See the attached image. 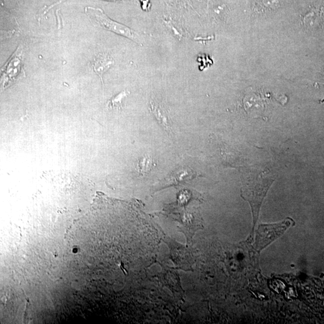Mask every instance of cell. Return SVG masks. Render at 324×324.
Returning <instances> with one entry per match:
<instances>
[{
  "mask_svg": "<svg viewBox=\"0 0 324 324\" xmlns=\"http://www.w3.org/2000/svg\"><path fill=\"white\" fill-rule=\"evenodd\" d=\"M323 10L321 7L312 8L303 19V24L310 29H316L321 26L323 21Z\"/></svg>",
  "mask_w": 324,
  "mask_h": 324,
  "instance_id": "6",
  "label": "cell"
},
{
  "mask_svg": "<svg viewBox=\"0 0 324 324\" xmlns=\"http://www.w3.org/2000/svg\"><path fill=\"white\" fill-rule=\"evenodd\" d=\"M154 166L153 158L146 156L141 158L138 162L137 170L138 173L145 175L150 173Z\"/></svg>",
  "mask_w": 324,
  "mask_h": 324,
  "instance_id": "8",
  "label": "cell"
},
{
  "mask_svg": "<svg viewBox=\"0 0 324 324\" xmlns=\"http://www.w3.org/2000/svg\"><path fill=\"white\" fill-rule=\"evenodd\" d=\"M151 111L156 118L158 123L169 134L173 135V127L172 125L171 120L169 115L168 111L163 106L155 103L154 102H151Z\"/></svg>",
  "mask_w": 324,
  "mask_h": 324,
  "instance_id": "5",
  "label": "cell"
},
{
  "mask_svg": "<svg viewBox=\"0 0 324 324\" xmlns=\"http://www.w3.org/2000/svg\"><path fill=\"white\" fill-rule=\"evenodd\" d=\"M127 96V93L125 91L121 92V93L115 95L114 98L111 99L110 102H109V107L112 108L122 107V103L124 98Z\"/></svg>",
  "mask_w": 324,
  "mask_h": 324,
  "instance_id": "9",
  "label": "cell"
},
{
  "mask_svg": "<svg viewBox=\"0 0 324 324\" xmlns=\"http://www.w3.org/2000/svg\"><path fill=\"white\" fill-rule=\"evenodd\" d=\"M85 11L92 25L101 26L107 30L124 36V37L130 39L137 43L141 42L140 36L138 33L132 30L127 26L112 21L105 14L102 9L87 7Z\"/></svg>",
  "mask_w": 324,
  "mask_h": 324,
  "instance_id": "2",
  "label": "cell"
},
{
  "mask_svg": "<svg viewBox=\"0 0 324 324\" xmlns=\"http://www.w3.org/2000/svg\"><path fill=\"white\" fill-rule=\"evenodd\" d=\"M273 182L272 178L263 176V173H250L243 181L241 196L250 204L253 226L258 220L261 207Z\"/></svg>",
  "mask_w": 324,
  "mask_h": 324,
  "instance_id": "1",
  "label": "cell"
},
{
  "mask_svg": "<svg viewBox=\"0 0 324 324\" xmlns=\"http://www.w3.org/2000/svg\"><path fill=\"white\" fill-rule=\"evenodd\" d=\"M294 221L290 218H286L282 222L273 224H261L256 232L254 247L257 252L278 239L292 225Z\"/></svg>",
  "mask_w": 324,
  "mask_h": 324,
  "instance_id": "3",
  "label": "cell"
},
{
  "mask_svg": "<svg viewBox=\"0 0 324 324\" xmlns=\"http://www.w3.org/2000/svg\"><path fill=\"white\" fill-rule=\"evenodd\" d=\"M65 1V0H60V1L57 2V3H55V4L52 5L51 6L49 7V8H48V9L47 10V11H49V9H50L51 8H53V7H54L56 5H57L58 4H59V3H61L62 2ZM108 1H133V2H137L138 0H108Z\"/></svg>",
  "mask_w": 324,
  "mask_h": 324,
  "instance_id": "10",
  "label": "cell"
},
{
  "mask_svg": "<svg viewBox=\"0 0 324 324\" xmlns=\"http://www.w3.org/2000/svg\"><path fill=\"white\" fill-rule=\"evenodd\" d=\"M114 64V59L110 56L104 54H99L94 58L93 69L95 73L101 77L107 72L111 66Z\"/></svg>",
  "mask_w": 324,
  "mask_h": 324,
  "instance_id": "7",
  "label": "cell"
},
{
  "mask_svg": "<svg viewBox=\"0 0 324 324\" xmlns=\"http://www.w3.org/2000/svg\"><path fill=\"white\" fill-rule=\"evenodd\" d=\"M21 53V51L18 49L9 59L8 63L3 68V70L2 69V76H3V81H4L3 84L8 85L10 82L16 80L19 75H21L22 72Z\"/></svg>",
  "mask_w": 324,
  "mask_h": 324,
  "instance_id": "4",
  "label": "cell"
}]
</instances>
